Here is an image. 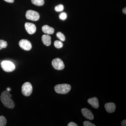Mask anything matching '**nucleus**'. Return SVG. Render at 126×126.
I'll return each instance as SVG.
<instances>
[{
	"label": "nucleus",
	"mask_w": 126,
	"mask_h": 126,
	"mask_svg": "<svg viewBox=\"0 0 126 126\" xmlns=\"http://www.w3.org/2000/svg\"><path fill=\"white\" fill-rule=\"evenodd\" d=\"M12 96L10 94L9 91H3L0 96V100L3 105L6 107L10 109L14 108L15 106V102L11 98Z\"/></svg>",
	"instance_id": "f257e3e1"
},
{
	"label": "nucleus",
	"mask_w": 126,
	"mask_h": 126,
	"mask_svg": "<svg viewBox=\"0 0 126 126\" xmlns=\"http://www.w3.org/2000/svg\"><path fill=\"white\" fill-rule=\"evenodd\" d=\"M71 88L70 85L67 84H58L54 87L55 92L57 93L61 94L68 93L71 90Z\"/></svg>",
	"instance_id": "f03ea898"
},
{
	"label": "nucleus",
	"mask_w": 126,
	"mask_h": 126,
	"mask_svg": "<svg viewBox=\"0 0 126 126\" xmlns=\"http://www.w3.org/2000/svg\"><path fill=\"white\" fill-rule=\"evenodd\" d=\"M1 66L3 70L6 72H11L15 69V64L10 61L4 60L1 62Z\"/></svg>",
	"instance_id": "7ed1b4c3"
},
{
	"label": "nucleus",
	"mask_w": 126,
	"mask_h": 126,
	"mask_svg": "<svg viewBox=\"0 0 126 126\" xmlns=\"http://www.w3.org/2000/svg\"><path fill=\"white\" fill-rule=\"evenodd\" d=\"M33 90L32 84L29 82H26L23 84L21 88L22 94L25 96H29L31 94Z\"/></svg>",
	"instance_id": "20e7f679"
},
{
	"label": "nucleus",
	"mask_w": 126,
	"mask_h": 126,
	"mask_svg": "<svg viewBox=\"0 0 126 126\" xmlns=\"http://www.w3.org/2000/svg\"><path fill=\"white\" fill-rule=\"evenodd\" d=\"M26 17L27 19L36 21L39 19L40 15L37 12L32 10H29L26 14Z\"/></svg>",
	"instance_id": "39448f33"
},
{
	"label": "nucleus",
	"mask_w": 126,
	"mask_h": 126,
	"mask_svg": "<svg viewBox=\"0 0 126 126\" xmlns=\"http://www.w3.org/2000/svg\"><path fill=\"white\" fill-rule=\"evenodd\" d=\"M52 64L53 67L56 70H63L65 67L63 62L61 59L59 58H56L53 60Z\"/></svg>",
	"instance_id": "423d86ee"
},
{
	"label": "nucleus",
	"mask_w": 126,
	"mask_h": 126,
	"mask_svg": "<svg viewBox=\"0 0 126 126\" xmlns=\"http://www.w3.org/2000/svg\"><path fill=\"white\" fill-rule=\"evenodd\" d=\"M19 44L22 49L26 51L30 50L32 48L31 43L27 40H21L19 42Z\"/></svg>",
	"instance_id": "0eeeda50"
},
{
	"label": "nucleus",
	"mask_w": 126,
	"mask_h": 126,
	"mask_svg": "<svg viewBox=\"0 0 126 126\" xmlns=\"http://www.w3.org/2000/svg\"><path fill=\"white\" fill-rule=\"evenodd\" d=\"M25 28L27 33L30 34H33L36 31V27L33 23H26L25 24Z\"/></svg>",
	"instance_id": "6e6552de"
},
{
	"label": "nucleus",
	"mask_w": 126,
	"mask_h": 126,
	"mask_svg": "<svg viewBox=\"0 0 126 126\" xmlns=\"http://www.w3.org/2000/svg\"><path fill=\"white\" fill-rule=\"evenodd\" d=\"M81 112L83 115L86 118L90 120H92L94 118V116L92 112L88 109L84 108L81 109Z\"/></svg>",
	"instance_id": "1a4fd4ad"
},
{
	"label": "nucleus",
	"mask_w": 126,
	"mask_h": 126,
	"mask_svg": "<svg viewBox=\"0 0 126 126\" xmlns=\"http://www.w3.org/2000/svg\"><path fill=\"white\" fill-rule=\"evenodd\" d=\"M104 107L107 111L109 113L114 112L116 110V105L113 103L110 102L106 103Z\"/></svg>",
	"instance_id": "9d476101"
},
{
	"label": "nucleus",
	"mask_w": 126,
	"mask_h": 126,
	"mask_svg": "<svg viewBox=\"0 0 126 126\" xmlns=\"http://www.w3.org/2000/svg\"><path fill=\"white\" fill-rule=\"evenodd\" d=\"M88 102L95 109H97L99 107V104L98 99L96 97H94L92 98L88 99Z\"/></svg>",
	"instance_id": "9b49d317"
},
{
	"label": "nucleus",
	"mask_w": 126,
	"mask_h": 126,
	"mask_svg": "<svg viewBox=\"0 0 126 126\" xmlns=\"http://www.w3.org/2000/svg\"><path fill=\"white\" fill-rule=\"evenodd\" d=\"M42 31L44 33L47 34H52L54 32V29L47 25H44L42 27Z\"/></svg>",
	"instance_id": "f8f14e48"
},
{
	"label": "nucleus",
	"mask_w": 126,
	"mask_h": 126,
	"mask_svg": "<svg viewBox=\"0 0 126 126\" xmlns=\"http://www.w3.org/2000/svg\"><path fill=\"white\" fill-rule=\"evenodd\" d=\"M51 37L48 35L45 34L42 36V41L43 44L46 46H49L51 45Z\"/></svg>",
	"instance_id": "ddd939ff"
},
{
	"label": "nucleus",
	"mask_w": 126,
	"mask_h": 126,
	"mask_svg": "<svg viewBox=\"0 0 126 126\" xmlns=\"http://www.w3.org/2000/svg\"><path fill=\"white\" fill-rule=\"evenodd\" d=\"M32 2L35 5L41 6L44 4V0H31Z\"/></svg>",
	"instance_id": "4468645a"
},
{
	"label": "nucleus",
	"mask_w": 126,
	"mask_h": 126,
	"mask_svg": "<svg viewBox=\"0 0 126 126\" xmlns=\"http://www.w3.org/2000/svg\"><path fill=\"white\" fill-rule=\"evenodd\" d=\"M7 123V120L4 116H0V126H5Z\"/></svg>",
	"instance_id": "2eb2a0df"
},
{
	"label": "nucleus",
	"mask_w": 126,
	"mask_h": 126,
	"mask_svg": "<svg viewBox=\"0 0 126 126\" xmlns=\"http://www.w3.org/2000/svg\"><path fill=\"white\" fill-rule=\"evenodd\" d=\"M54 45L57 48L60 49L63 47V44L60 41L56 40L54 42Z\"/></svg>",
	"instance_id": "dca6fc26"
},
{
	"label": "nucleus",
	"mask_w": 126,
	"mask_h": 126,
	"mask_svg": "<svg viewBox=\"0 0 126 126\" xmlns=\"http://www.w3.org/2000/svg\"><path fill=\"white\" fill-rule=\"evenodd\" d=\"M7 44L6 41L2 40H0V50L2 48H5L7 47Z\"/></svg>",
	"instance_id": "f3484780"
},
{
	"label": "nucleus",
	"mask_w": 126,
	"mask_h": 126,
	"mask_svg": "<svg viewBox=\"0 0 126 126\" xmlns=\"http://www.w3.org/2000/svg\"><path fill=\"white\" fill-rule=\"evenodd\" d=\"M56 36L61 41H64L65 40V37L63 34L61 32H58L56 34Z\"/></svg>",
	"instance_id": "a211bd4d"
},
{
	"label": "nucleus",
	"mask_w": 126,
	"mask_h": 126,
	"mask_svg": "<svg viewBox=\"0 0 126 126\" xmlns=\"http://www.w3.org/2000/svg\"><path fill=\"white\" fill-rule=\"evenodd\" d=\"M55 10L57 12L62 11L64 10L63 6L62 4L59 5L55 7Z\"/></svg>",
	"instance_id": "6ab92c4d"
},
{
	"label": "nucleus",
	"mask_w": 126,
	"mask_h": 126,
	"mask_svg": "<svg viewBox=\"0 0 126 126\" xmlns=\"http://www.w3.org/2000/svg\"><path fill=\"white\" fill-rule=\"evenodd\" d=\"M59 18L62 20H65L67 18V14L65 12H63L60 15Z\"/></svg>",
	"instance_id": "aec40b11"
},
{
	"label": "nucleus",
	"mask_w": 126,
	"mask_h": 126,
	"mask_svg": "<svg viewBox=\"0 0 126 126\" xmlns=\"http://www.w3.org/2000/svg\"><path fill=\"white\" fill-rule=\"evenodd\" d=\"M83 126H95V125L94 124H93L91 122L88 121H86L84 122Z\"/></svg>",
	"instance_id": "412c9836"
},
{
	"label": "nucleus",
	"mask_w": 126,
	"mask_h": 126,
	"mask_svg": "<svg viewBox=\"0 0 126 126\" xmlns=\"http://www.w3.org/2000/svg\"><path fill=\"white\" fill-rule=\"evenodd\" d=\"M68 126H78V125L73 122H72L68 123Z\"/></svg>",
	"instance_id": "4be33fe9"
},
{
	"label": "nucleus",
	"mask_w": 126,
	"mask_h": 126,
	"mask_svg": "<svg viewBox=\"0 0 126 126\" xmlns=\"http://www.w3.org/2000/svg\"><path fill=\"white\" fill-rule=\"evenodd\" d=\"M121 125L122 126H126V120H124L121 122Z\"/></svg>",
	"instance_id": "5701e85b"
},
{
	"label": "nucleus",
	"mask_w": 126,
	"mask_h": 126,
	"mask_svg": "<svg viewBox=\"0 0 126 126\" xmlns=\"http://www.w3.org/2000/svg\"><path fill=\"white\" fill-rule=\"evenodd\" d=\"M4 0L6 2H10V3H13L14 1V0Z\"/></svg>",
	"instance_id": "b1692460"
},
{
	"label": "nucleus",
	"mask_w": 126,
	"mask_h": 126,
	"mask_svg": "<svg viewBox=\"0 0 126 126\" xmlns=\"http://www.w3.org/2000/svg\"><path fill=\"white\" fill-rule=\"evenodd\" d=\"M123 12L124 13V14H126V8L125 7V8H124L123 10Z\"/></svg>",
	"instance_id": "393cba45"
}]
</instances>
